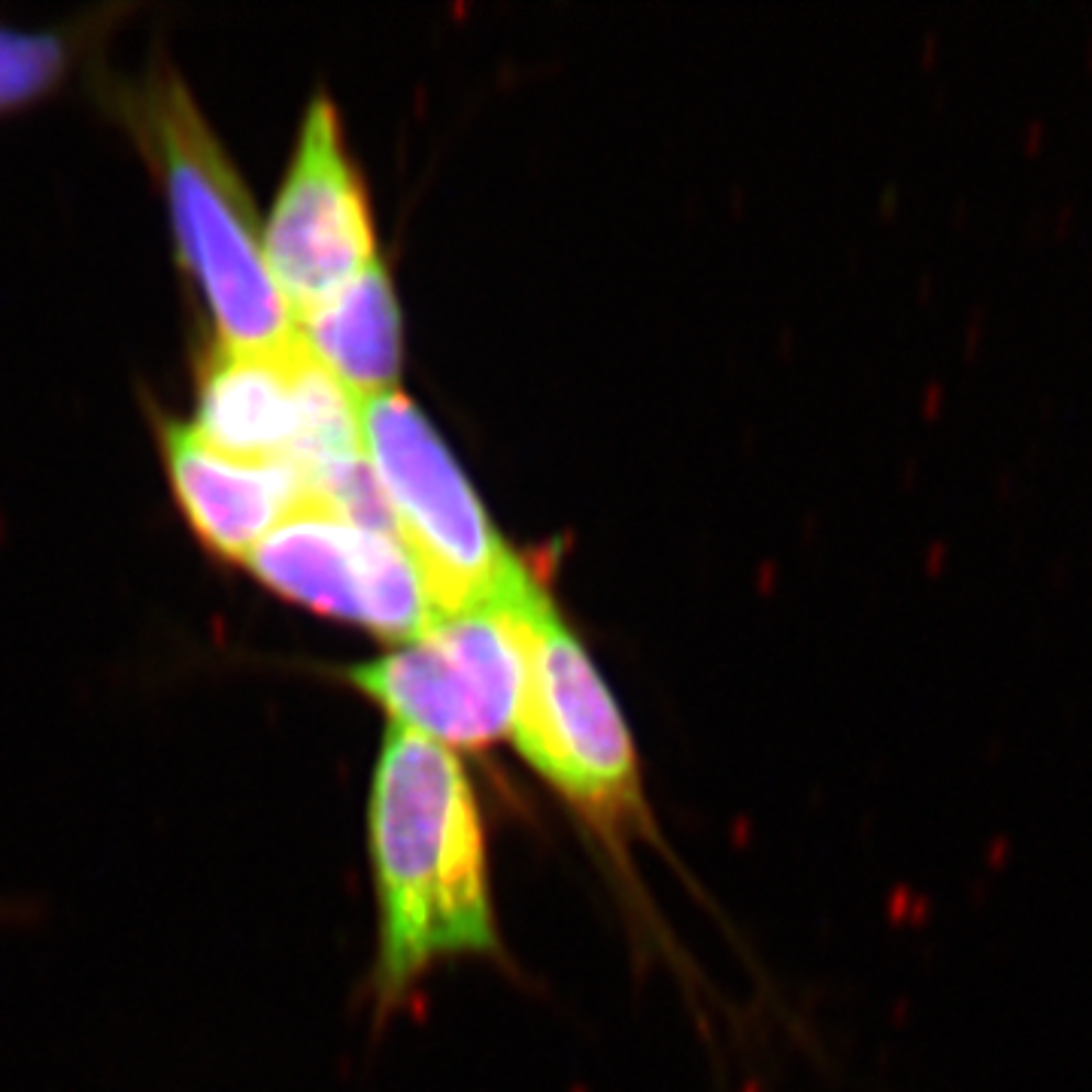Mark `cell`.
<instances>
[{"mask_svg": "<svg viewBox=\"0 0 1092 1092\" xmlns=\"http://www.w3.org/2000/svg\"><path fill=\"white\" fill-rule=\"evenodd\" d=\"M367 847L380 908L383 1005L401 998L434 962L495 953L483 819L452 750L395 726L385 731L367 801Z\"/></svg>", "mask_w": 1092, "mask_h": 1092, "instance_id": "1", "label": "cell"}, {"mask_svg": "<svg viewBox=\"0 0 1092 1092\" xmlns=\"http://www.w3.org/2000/svg\"><path fill=\"white\" fill-rule=\"evenodd\" d=\"M116 97L162 180L176 252L210 310L218 343L240 350L289 343L297 322L267 267L252 197L185 83L158 67Z\"/></svg>", "mask_w": 1092, "mask_h": 1092, "instance_id": "2", "label": "cell"}, {"mask_svg": "<svg viewBox=\"0 0 1092 1092\" xmlns=\"http://www.w3.org/2000/svg\"><path fill=\"white\" fill-rule=\"evenodd\" d=\"M359 425L362 450L440 617L510 607L540 592L495 529L459 459L404 392L362 398Z\"/></svg>", "mask_w": 1092, "mask_h": 1092, "instance_id": "3", "label": "cell"}, {"mask_svg": "<svg viewBox=\"0 0 1092 1092\" xmlns=\"http://www.w3.org/2000/svg\"><path fill=\"white\" fill-rule=\"evenodd\" d=\"M443 617L346 677L392 726L440 747L480 750L510 738L525 686V617L543 598Z\"/></svg>", "mask_w": 1092, "mask_h": 1092, "instance_id": "4", "label": "cell"}, {"mask_svg": "<svg viewBox=\"0 0 1092 1092\" xmlns=\"http://www.w3.org/2000/svg\"><path fill=\"white\" fill-rule=\"evenodd\" d=\"M510 738L519 756L585 817L622 826L641 813L629 726L546 595L525 617V686Z\"/></svg>", "mask_w": 1092, "mask_h": 1092, "instance_id": "5", "label": "cell"}, {"mask_svg": "<svg viewBox=\"0 0 1092 1092\" xmlns=\"http://www.w3.org/2000/svg\"><path fill=\"white\" fill-rule=\"evenodd\" d=\"M192 429L228 455L289 462L304 474L364 452L359 398L297 334L264 350L216 340L197 371Z\"/></svg>", "mask_w": 1092, "mask_h": 1092, "instance_id": "6", "label": "cell"}, {"mask_svg": "<svg viewBox=\"0 0 1092 1092\" xmlns=\"http://www.w3.org/2000/svg\"><path fill=\"white\" fill-rule=\"evenodd\" d=\"M267 589L392 641H413L443 617L401 538L306 504L246 555Z\"/></svg>", "mask_w": 1092, "mask_h": 1092, "instance_id": "7", "label": "cell"}, {"mask_svg": "<svg viewBox=\"0 0 1092 1092\" xmlns=\"http://www.w3.org/2000/svg\"><path fill=\"white\" fill-rule=\"evenodd\" d=\"M276 289L295 322L373 262V222L343 128L325 95L304 113L289 173L262 231Z\"/></svg>", "mask_w": 1092, "mask_h": 1092, "instance_id": "8", "label": "cell"}, {"mask_svg": "<svg viewBox=\"0 0 1092 1092\" xmlns=\"http://www.w3.org/2000/svg\"><path fill=\"white\" fill-rule=\"evenodd\" d=\"M171 492L185 522L218 559L246 562L258 543L310 504V483L289 462L237 459L216 450L192 422L158 429Z\"/></svg>", "mask_w": 1092, "mask_h": 1092, "instance_id": "9", "label": "cell"}, {"mask_svg": "<svg viewBox=\"0 0 1092 1092\" xmlns=\"http://www.w3.org/2000/svg\"><path fill=\"white\" fill-rule=\"evenodd\" d=\"M297 337L359 401L395 389L401 371V310L380 258L304 313Z\"/></svg>", "mask_w": 1092, "mask_h": 1092, "instance_id": "10", "label": "cell"}, {"mask_svg": "<svg viewBox=\"0 0 1092 1092\" xmlns=\"http://www.w3.org/2000/svg\"><path fill=\"white\" fill-rule=\"evenodd\" d=\"M76 58V31H18L0 25V113L55 92Z\"/></svg>", "mask_w": 1092, "mask_h": 1092, "instance_id": "11", "label": "cell"}, {"mask_svg": "<svg viewBox=\"0 0 1092 1092\" xmlns=\"http://www.w3.org/2000/svg\"><path fill=\"white\" fill-rule=\"evenodd\" d=\"M1038 134H1041V122H1035V125H1031V128H1029V134H1026V137H1029V143H1031V140H1035V137H1038Z\"/></svg>", "mask_w": 1092, "mask_h": 1092, "instance_id": "12", "label": "cell"}]
</instances>
